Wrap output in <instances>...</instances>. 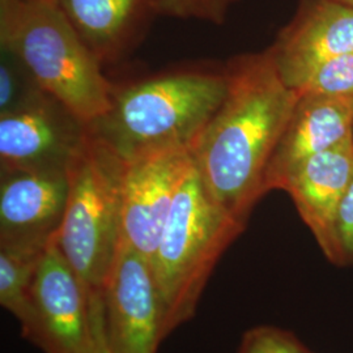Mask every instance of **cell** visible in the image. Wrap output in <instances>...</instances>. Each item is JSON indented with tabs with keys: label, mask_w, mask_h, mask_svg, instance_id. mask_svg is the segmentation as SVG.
<instances>
[{
	"label": "cell",
	"mask_w": 353,
	"mask_h": 353,
	"mask_svg": "<svg viewBox=\"0 0 353 353\" xmlns=\"http://www.w3.org/2000/svg\"><path fill=\"white\" fill-rule=\"evenodd\" d=\"M225 70L227 94L192 154L211 196L248 227L254 208L268 194V164L299 92L281 80L267 49L234 57Z\"/></svg>",
	"instance_id": "cell-1"
},
{
	"label": "cell",
	"mask_w": 353,
	"mask_h": 353,
	"mask_svg": "<svg viewBox=\"0 0 353 353\" xmlns=\"http://www.w3.org/2000/svg\"><path fill=\"white\" fill-rule=\"evenodd\" d=\"M227 90L225 67L181 68L114 85L109 109L89 122V132L126 161L163 150L192 151Z\"/></svg>",
	"instance_id": "cell-2"
},
{
	"label": "cell",
	"mask_w": 353,
	"mask_h": 353,
	"mask_svg": "<svg viewBox=\"0 0 353 353\" xmlns=\"http://www.w3.org/2000/svg\"><path fill=\"white\" fill-rule=\"evenodd\" d=\"M245 229L211 196L194 161L150 259L164 339L194 316L214 267Z\"/></svg>",
	"instance_id": "cell-3"
},
{
	"label": "cell",
	"mask_w": 353,
	"mask_h": 353,
	"mask_svg": "<svg viewBox=\"0 0 353 353\" xmlns=\"http://www.w3.org/2000/svg\"><path fill=\"white\" fill-rule=\"evenodd\" d=\"M0 48L85 122L109 109L113 84L52 0H0Z\"/></svg>",
	"instance_id": "cell-4"
},
{
	"label": "cell",
	"mask_w": 353,
	"mask_h": 353,
	"mask_svg": "<svg viewBox=\"0 0 353 353\" xmlns=\"http://www.w3.org/2000/svg\"><path fill=\"white\" fill-rule=\"evenodd\" d=\"M126 160L88 137L67 169L68 196L57 245L89 294L101 292L122 242Z\"/></svg>",
	"instance_id": "cell-5"
},
{
	"label": "cell",
	"mask_w": 353,
	"mask_h": 353,
	"mask_svg": "<svg viewBox=\"0 0 353 353\" xmlns=\"http://www.w3.org/2000/svg\"><path fill=\"white\" fill-rule=\"evenodd\" d=\"M20 326L23 336L43 353H89L90 294L57 239L39 261Z\"/></svg>",
	"instance_id": "cell-6"
},
{
	"label": "cell",
	"mask_w": 353,
	"mask_h": 353,
	"mask_svg": "<svg viewBox=\"0 0 353 353\" xmlns=\"http://www.w3.org/2000/svg\"><path fill=\"white\" fill-rule=\"evenodd\" d=\"M101 294L112 352L157 353L163 319L150 259L122 241Z\"/></svg>",
	"instance_id": "cell-7"
},
{
	"label": "cell",
	"mask_w": 353,
	"mask_h": 353,
	"mask_svg": "<svg viewBox=\"0 0 353 353\" xmlns=\"http://www.w3.org/2000/svg\"><path fill=\"white\" fill-rule=\"evenodd\" d=\"M88 137V122L48 94L0 115V169L67 172Z\"/></svg>",
	"instance_id": "cell-8"
},
{
	"label": "cell",
	"mask_w": 353,
	"mask_h": 353,
	"mask_svg": "<svg viewBox=\"0 0 353 353\" xmlns=\"http://www.w3.org/2000/svg\"><path fill=\"white\" fill-rule=\"evenodd\" d=\"M192 166L194 154L189 148L152 152L126 161L122 241L148 259Z\"/></svg>",
	"instance_id": "cell-9"
},
{
	"label": "cell",
	"mask_w": 353,
	"mask_h": 353,
	"mask_svg": "<svg viewBox=\"0 0 353 353\" xmlns=\"http://www.w3.org/2000/svg\"><path fill=\"white\" fill-rule=\"evenodd\" d=\"M267 50L281 80L301 90L323 64L353 50V7L336 0H301Z\"/></svg>",
	"instance_id": "cell-10"
},
{
	"label": "cell",
	"mask_w": 353,
	"mask_h": 353,
	"mask_svg": "<svg viewBox=\"0 0 353 353\" xmlns=\"http://www.w3.org/2000/svg\"><path fill=\"white\" fill-rule=\"evenodd\" d=\"M67 196V172L0 169V246L45 250L58 236Z\"/></svg>",
	"instance_id": "cell-11"
},
{
	"label": "cell",
	"mask_w": 353,
	"mask_h": 353,
	"mask_svg": "<svg viewBox=\"0 0 353 353\" xmlns=\"http://www.w3.org/2000/svg\"><path fill=\"white\" fill-rule=\"evenodd\" d=\"M352 135L353 94L299 93L268 164L267 192L283 189L288 176L303 161Z\"/></svg>",
	"instance_id": "cell-12"
},
{
	"label": "cell",
	"mask_w": 353,
	"mask_h": 353,
	"mask_svg": "<svg viewBox=\"0 0 353 353\" xmlns=\"http://www.w3.org/2000/svg\"><path fill=\"white\" fill-rule=\"evenodd\" d=\"M353 178V135L303 161L285 181L300 217L328 262L338 265L335 224L338 210Z\"/></svg>",
	"instance_id": "cell-13"
},
{
	"label": "cell",
	"mask_w": 353,
	"mask_h": 353,
	"mask_svg": "<svg viewBox=\"0 0 353 353\" xmlns=\"http://www.w3.org/2000/svg\"><path fill=\"white\" fill-rule=\"evenodd\" d=\"M99 62L125 58L144 37L159 0H52Z\"/></svg>",
	"instance_id": "cell-14"
},
{
	"label": "cell",
	"mask_w": 353,
	"mask_h": 353,
	"mask_svg": "<svg viewBox=\"0 0 353 353\" xmlns=\"http://www.w3.org/2000/svg\"><path fill=\"white\" fill-rule=\"evenodd\" d=\"M45 250L0 246V303L20 325L26 319L30 287Z\"/></svg>",
	"instance_id": "cell-15"
},
{
	"label": "cell",
	"mask_w": 353,
	"mask_h": 353,
	"mask_svg": "<svg viewBox=\"0 0 353 353\" xmlns=\"http://www.w3.org/2000/svg\"><path fill=\"white\" fill-rule=\"evenodd\" d=\"M37 80L12 52L1 49L0 115L16 113L46 97Z\"/></svg>",
	"instance_id": "cell-16"
},
{
	"label": "cell",
	"mask_w": 353,
	"mask_h": 353,
	"mask_svg": "<svg viewBox=\"0 0 353 353\" xmlns=\"http://www.w3.org/2000/svg\"><path fill=\"white\" fill-rule=\"evenodd\" d=\"M237 353H313L288 330L256 326L248 330Z\"/></svg>",
	"instance_id": "cell-17"
},
{
	"label": "cell",
	"mask_w": 353,
	"mask_h": 353,
	"mask_svg": "<svg viewBox=\"0 0 353 353\" xmlns=\"http://www.w3.org/2000/svg\"><path fill=\"white\" fill-rule=\"evenodd\" d=\"M299 93L353 94V50L323 64Z\"/></svg>",
	"instance_id": "cell-18"
},
{
	"label": "cell",
	"mask_w": 353,
	"mask_h": 353,
	"mask_svg": "<svg viewBox=\"0 0 353 353\" xmlns=\"http://www.w3.org/2000/svg\"><path fill=\"white\" fill-rule=\"evenodd\" d=\"M239 0H159V14L183 20L223 24Z\"/></svg>",
	"instance_id": "cell-19"
},
{
	"label": "cell",
	"mask_w": 353,
	"mask_h": 353,
	"mask_svg": "<svg viewBox=\"0 0 353 353\" xmlns=\"http://www.w3.org/2000/svg\"><path fill=\"white\" fill-rule=\"evenodd\" d=\"M335 239L338 248V265H353V178L338 210Z\"/></svg>",
	"instance_id": "cell-20"
},
{
	"label": "cell",
	"mask_w": 353,
	"mask_h": 353,
	"mask_svg": "<svg viewBox=\"0 0 353 353\" xmlns=\"http://www.w3.org/2000/svg\"><path fill=\"white\" fill-rule=\"evenodd\" d=\"M90 326L92 338L89 353H113L105 334L101 292L90 293Z\"/></svg>",
	"instance_id": "cell-21"
},
{
	"label": "cell",
	"mask_w": 353,
	"mask_h": 353,
	"mask_svg": "<svg viewBox=\"0 0 353 353\" xmlns=\"http://www.w3.org/2000/svg\"><path fill=\"white\" fill-rule=\"evenodd\" d=\"M336 1H341L343 4H347L350 7H353V0H336Z\"/></svg>",
	"instance_id": "cell-22"
}]
</instances>
